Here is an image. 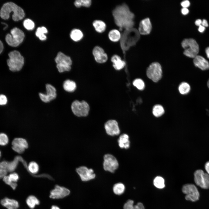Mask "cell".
I'll use <instances>...</instances> for the list:
<instances>
[{"label": "cell", "mask_w": 209, "mask_h": 209, "mask_svg": "<svg viewBox=\"0 0 209 209\" xmlns=\"http://www.w3.org/2000/svg\"><path fill=\"white\" fill-rule=\"evenodd\" d=\"M50 209H60V208L57 206L53 205L51 206Z\"/></svg>", "instance_id": "cell-52"}, {"label": "cell", "mask_w": 209, "mask_h": 209, "mask_svg": "<svg viewBox=\"0 0 209 209\" xmlns=\"http://www.w3.org/2000/svg\"><path fill=\"white\" fill-rule=\"evenodd\" d=\"M201 23L202 20L200 19H198L195 22V25L198 26L201 25Z\"/></svg>", "instance_id": "cell-49"}, {"label": "cell", "mask_w": 209, "mask_h": 209, "mask_svg": "<svg viewBox=\"0 0 209 209\" xmlns=\"http://www.w3.org/2000/svg\"><path fill=\"white\" fill-rule=\"evenodd\" d=\"M118 161L114 156L110 154L105 155L103 167L105 171L114 173L118 168Z\"/></svg>", "instance_id": "cell-11"}, {"label": "cell", "mask_w": 209, "mask_h": 209, "mask_svg": "<svg viewBox=\"0 0 209 209\" xmlns=\"http://www.w3.org/2000/svg\"><path fill=\"white\" fill-rule=\"evenodd\" d=\"M201 24L202 26L205 27H207L208 26L207 21L205 19H203V20L202 21Z\"/></svg>", "instance_id": "cell-47"}, {"label": "cell", "mask_w": 209, "mask_h": 209, "mask_svg": "<svg viewBox=\"0 0 209 209\" xmlns=\"http://www.w3.org/2000/svg\"><path fill=\"white\" fill-rule=\"evenodd\" d=\"M113 189V192L116 194L120 195L124 193L125 190V187L122 183H118L114 185Z\"/></svg>", "instance_id": "cell-31"}, {"label": "cell", "mask_w": 209, "mask_h": 209, "mask_svg": "<svg viewBox=\"0 0 209 209\" xmlns=\"http://www.w3.org/2000/svg\"><path fill=\"white\" fill-rule=\"evenodd\" d=\"M204 169L205 172L209 174V161H207L205 163Z\"/></svg>", "instance_id": "cell-45"}, {"label": "cell", "mask_w": 209, "mask_h": 209, "mask_svg": "<svg viewBox=\"0 0 209 209\" xmlns=\"http://www.w3.org/2000/svg\"><path fill=\"white\" fill-rule=\"evenodd\" d=\"M8 142L9 139L7 135L4 133H0V145L5 146L8 144Z\"/></svg>", "instance_id": "cell-40"}, {"label": "cell", "mask_w": 209, "mask_h": 209, "mask_svg": "<svg viewBox=\"0 0 209 209\" xmlns=\"http://www.w3.org/2000/svg\"><path fill=\"white\" fill-rule=\"evenodd\" d=\"M181 45L184 49L183 53L185 56L194 58L197 55L199 51V46L194 39H184L182 42Z\"/></svg>", "instance_id": "cell-5"}, {"label": "cell", "mask_w": 209, "mask_h": 209, "mask_svg": "<svg viewBox=\"0 0 209 209\" xmlns=\"http://www.w3.org/2000/svg\"><path fill=\"white\" fill-rule=\"evenodd\" d=\"M7 161H3L0 162V179H3L7 175Z\"/></svg>", "instance_id": "cell-35"}, {"label": "cell", "mask_w": 209, "mask_h": 209, "mask_svg": "<svg viewBox=\"0 0 209 209\" xmlns=\"http://www.w3.org/2000/svg\"><path fill=\"white\" fill-rule=\"evenodd\" d=\"M108 37L111 41L117 42L121 38V35L120 31L116 29L111 30L108 34Z\"/></svg>", "instance_id": "cell-28"}, {"label": "cell", "mask_w": 209, "mask_h": 209, "mask_svg": "<svg viewBox=\"0 0 209 209\" xmlns=\"http://www.w3.org/2000/svg\"><path fill=\"white\" fill-rule=\"evenodd\" d=\"M1 151H0V157H1Z\"/></svg>", "instance_id": "cell-54"}, {"label": "cell", "mask_w": 209, "mask_h": 209, "mask_svg": "<svg viewBox=\"0 0 209 209\" xmlns=\"http://www.w3.org/2000/svg\"><path fill=\"white\" fill-rule=\"evenodd\" d=\"M116 24L120 29L124 28L129 30L133 26L134 15L126 4L116 7L113 12Z\"/></svg>", "instance_id": "cell-1"}, {"label": "cell", "mask_w": 209, "mask_h": 209, "mask_svg": "<svg viewBox=\"0 0 209 209\" xmlns=\"http://www.w3.org/2000/svg\"><path fill=\"white\" fill-rule=\"evenodd\" d=\"M92 54L95 60L98 63H104L108 60L107 54L104 49L100 46H95L93 49Z\"/></svg>", "instance_id": "cell-17"}, {"label": "cell", "mask_w": 209, "mask_h": 209, "mask_svg": "<svg viewBox=\"0 0 209 209\" xmlns=\"http://www.w3.org/2000/svg\"><path fill=\"white\" fill-rule=\"evenodd\" d=\"M76 171L81 180L84 181H89L94 179L96 175L92 169H89L85 166H81L76 169Z\"/></svg>", "instance_id": "cell-14"}, {"label": "cell", "mask_w": 209, "mask_h": 209, "mask_svg": "<svg viewBox=\"0 0 209 209\" xmlns=\"http://www.w3.org/2000/svg\"><path fill=\"white\" fill-rule=\"evenodd\" d=\"M70 36L73 41L78 42L82 39L83 37V34L79 29H75L71 32Z\"/></svg>", "instance_id": "cell-29"}, {"label": "cell", "mask_w": 209, "mask_h": 209, "mask_svg": "<svg viewBox=\"0 0 209 209\" xmlns=\"http://www.w3.org/2000/svg\"><path fill=\"white\" fill-rule=\"evenodd\" d=\"M195 183L202 188H209V174L201 169L195 170L194 173Z\"/></svg>", "instance_id": "cell-8"}, {"label": "cell", "mask_w": 209, "mask_h": 209, "mask_svg": "<svg viewBox=\"0 0 209 209\" xmlns=\"http://www.w3.org/2000/svg\"><path fill=\"white\" fill-rule=\"evenodd\" d=\"M181 12L183 15H185L188 13L189 10L187 8H183L181 10Z\"/></svg>", "instance_id": "cell-46"}, {"label": "cell", "mask_w": 209, "mask_h": 209, "mask_svg": "<svg viewBox=\"0 0 209 209\" xmlns=\"http://www.w3.org/2000/svg\"><path fill=\"white\" fill-rule=\"evenodd\" d=\"M91 0H77L74 2V4L77 8H80L82 6L89 7L91 5Z\"/></svg>", "instance_id": "cell-36"}, {"label": "cell", "mask_w": 209, "mask_h": 209, "mask_svg": "<svg viewBox=\"0 0 209 209\" xmlns=\"http://www.w3.org/2000/svg\"><path fill=\"white\" fill-rule=\"evenodd\" d=\"M19 161L22 162L26 168H27L26 162L23 158L21 156H17L12 161H7V170L8 172H13L16 168Z\"/></svg>", "instance_id": "cell-20"}, {"label": "cell", "mask_w": 209, "mask_h": 209, "mask_svg": "<svg viewBox=\"0 0 209 209\" xmlns=\"http://www.w3.org/2000/svg\"><path fill=\"white\" fill-rule=\"evenodd\" d=\"M193 63L196 67L203 71L209 69V63L205 58L200 55H197L193 59Z\"/></svg>", "instance_id": "cell-19"}, {"label": "cell", "mask_w": 209, "mask_h": 209, "mask_svg": "<svg viewBox=\"0 0 209 209\" xmlns=\"http://www.w3.org/2000/svg\"><path fill=\"white\" fill-rule=\"evenodd\" d=\"M3 179L6 184L10 185L13 190H14L16 188L17 186V183L12 182L9 179L8 175L5 176Z\"/></svg>", "instance_id": "cell-41"}, {"label": "cell", "mask_w": 209, "mask_h": 209, "mask_svg": "<svg viewBox=\"0 0 209 209\" xmlns=\"http://www.w3.org/2000/svg\"><path fill=\"white\" fill-rule=\"evenodd\" d=\"M8 176L10 181L13 183H16L19 179L18 174L16 172H11Z\"/></svg>", "instance_id": "cell-42"}, {"label": "cell", "mask_w": 209, "mask_h": 209, "mask_svg": "<svg viewBox=\"0 0 209 209\" xmlns=\"http://www.w3.org/2000/svg\"><path fill=\"white\" fill-rule=\"evenodd\" d=\"M152 24L149 18H145L142 20L140 23L138 31L139 33L143 35L149 34L152 29Z\"/></svg>", "instance_id": "cell-18"}, {"label": "cell", "mask_w": 209, "mask_h": 209, "mask_svg": "<svg viewBox=\"0 0 209 209\" xmlns=\"http://www.w3.org/2000/svg\"><path fill=\"white\" fill-rule=\"evenodd\" d=\"M133 85L140 90H142L145 87V84L143 80L140 79H135L133 82Z\"/></svg>", "instance_id": "cell-39"}, {"label": "cell", "mask_w": 209, "mask_h": 209, "mask_svg": "<svg viewBox=\"0 0 209 209\" xmlns=\"http://www.w3.org/2000/svg\"><path fill=\"white\" fill-rule=\"evenodd\" d=\"M71 109L73 113L78 117H84L89 114L90 107L85 101L80 102L78 100L74 101L71 106Z\"/></svg>", "instance_id": "cell-7"}, {"label": "cell", "mask_w": 209, "mask_h": 209, "mask_svg": "<svg viewBox=\"0 0 209 209\" xmlns=\"http://www.w3.org/2000/svg\"><path fill=\"white\" fill-rule=\"evenodd\" d=\"M134 201L131 199L128 200L124 204L123 209H145L143 203L140 202L137 203L136 205H134Z\"/></svg>", "instance_id": "cell-27"}, {"label": "cell", "mask_w": 209, "mask_h": 209, "mask_svg": "<svg viewBox=\"0 0 209 209\" xmlns=\"http://www.w3.org/2000/svg\"><path fill=\"white\" fill-rule=\"evenodd\" d=\"M1 203L8 209H17L19 206V203L17 201L8 198L2 199Z\"/></svg>", "instance_id": "cell-21"}, {"label": "cell", "mask_w": 209, "mask_h": 209, "mask_svg": "<svg viewBox=\"0 0 209 209\" xmlns=\"http://www.w3.org/2000/svg\"><path fill=\"white\" fill-rule=\"evenodd\" d=\"M27 169L30 174L35 176L39 170V166L37 163L34 161H32L29 163L27 166Z\"/></svg>", "instance_id": "cell-30"}, {"label": "cell", "mask_w": 209, "mask_h": 209, "mask_svg": "<svg viewBox=\"0 0 209 209\" xmlns=\"http://www.w3.org/2000/svg\"><path fill=\"white\" fill-rule=\"evenodd\" d=\"M26 203L28 206L31 209H33L40 204L39 199L35 196L30 195L26 199Z\"/></svg>", "instance_id": "cell-25"}, {"label": "cell", "mask_w": 209, "mask_h": 209, "mask_svg": "<svg viewBox=\"0 0 209 209\" xmlns=\"http://www.w3.org/2000/svg\"><path fill=\"white\" fill-rule=\"evenodd\" d=\"M205 29V27L201 25L199 26L198 30L199 32L202 33L204 31Z\"/></svg>", "instance_id": "cell-48"}, {"label": "cell", "mask_w": 209, "mask_h": 209, "mask_svg": "<svg viewBox=\"0 0 209 209\" xmlns=\"http://www.w3.org/2000/svg\"><path fill=\"white\" fill-rule=\"evenodd\" d=\"M47 30L44 27H38L35 33L36 36L41 40H44L46 39L45 34L47 33Z\"/></svg>", "instance_id": "cell-32"}, {"label": "cell", "mask_w": 209, "mask_h": 209, "mask_svg": "<svg viewBox=\"0 0 209 209\" xmlns=\"http://www.w3.org/2000/svg\"><path fill=\"white\" fill-rule=\"evenodd\" d=\"M206 53L208 58L209 59V47L206 49Z\"/></svg>", "instance_id": "cell-51"}, {"label": "cell", "mask_w": 209, "mask_h": 209, "mask_svg": "<svg viewBox=\"0 0 209 209\" xmlns=\"http://www.w3.org/2000/svg\"><path fill=\"white\" fill-rule=\"evenodd\" d=\"M55 60L56 63V67L59 73L71 70L72 61L69 56L60 52L57 53Z\"/></svg>", "instance_id": "cell-6"}, {"label": "cell", "mask_w": 209, "mask_h": 209, "mask_svg": "<svg viewBox=\"0 0 209 209\" xmlns=\"http://www.w3.org/2000/svg\"><path fill=\"white\" fill-rule=\"evenodd\" d=\"M95 30L99 33L104 32L106 29V25L104 22L100 20H95L92 23Z\"/></svg>", "instance_id": "cell-24"}, {"label": "cell", "mask_w": 209, "mask_h": 209, "mask_svg": "<svg viewBox=\"0 0 209 209\" xmlns=\"http://www.w3.org/2000/svg\"><path fill=\"white\" fill-rule=\"evenodd\" d=\"M147 77L153 81L157 82L162 77L161 66L158 63L154 62L150 65L146 72Z\"/></svg>", "instance_id": "cell-9"}, {"label": "cell", "mask_w": 209, "mask_h": 209, "mask_svg": "<svg viewBox=\"0 0 209 209\" xmlns=\"http://www.w3.org/2000/svg\"><path fill=\"white\" fill-rule=\"evenodd\" d=\"M63 87L64 89L66 91L72 92L74 91L76 89V85L74 81L67 80L64 82Z\"/></svg>", "instance_id": "cell-26"}, {"label": "cell", "mask_w": 209, "mask_h": 209, "mask_svg": "<svg viewBox=\"0 0 209 209\" xmlns=\"http://www.w3.org/2000/svg\"><path fill=\"white\" fill-rule=\"evenodd\" d=\"M12 12H13L12 19L15 21L22 19L25 16L23 10L12 2H7L3 5L0 11V16L3 19H8Z\"/></svg>", "instance_id": "cell-2"}, {"label": "cell", "mask_w": 209, "mask_h": 209, "mask_svg": "<svg viewBox=\"0 0 209 209\" xmlns=\"http://www.w3.org/2000/svg\"><path fill=\"white\" fill-rule=\"evenodd\" d=\"M24 27L28 30H32L34 28L35 24L31 20L27 19L25 20L23 22Z\"/></svg>", "instance_id": "cell-38"}, {"label": "cell", "mask_w": 209, "mask_h": 209, "mask_svg": "<svg viewBox=\"0 0 209 209\" xmlns=\"http://www.w3.org/2000/svg\"><path fill=\"white\" fill-rule=\"evenodd\" d=\"M3 49V45L2 42L0 40V54L2 53Z\"/></svg>", "instance_id": "cell-50"}, {"label": "cell", "mask_w": 209, "mask_h": 209, "mask_svg": "<svg viewBox=\"0 0 209 209\" xmlns=\"http://www.w3.org/2000/svg\"><path fill=\"white\" fill-rule=\"evenodd\" d=\"M46 93H39V95L41 100L45 103L49 102L55 99L57 96L56 90L52 85L47 84H46Z\"/></svg>", "instance_id": "cell-13"}, {"label": "cell", "mask_w": 209, "mask_h": 209, "mask_svg": "<svg viewBox=\"0 0 209 209\" xmlns=\"http://www.w3.org/2000/svg\"><path fill=\"white\" fill-rule=\"evenodd\" d=\"M12 148L16 152L22 154L28 147V143L26 140L22 138H15L12 143Z\"/></svg>", "instance_id": "cell-15"}, {"label": "cell", "mask_w": 209, "mask_h": 209, "mask_svg": "<svg viewBox=\"0 0 209 209\" xmlns=\"http://www.w3.org/2000/svg\"><path fill=\"white\" fill-rule=\"evenodd\" d=\"M8 55L7 64L10 70L15 72L21 70L24 64V58L20 52L14 50L10 52Z\"/></svg>", "instance_id": "cell-3"}, {"label": "cell", "mask_w": 209, "mask_h": 209, "mask_svg": "<svg viewBox=\"0 0 209 209\" xmlns=\"http://www.w3.org/2000/svg\"><path fill=\"white\" fill-rule=\"evenodd\" d=\"M11 34H7L5 40L10 46L16 47L18 46L23 41L25 37L24 32L21 30L15 27L10 31Z\"/></svg>", "instance_id": "cell-4"}, {"label": "cell", "mask_w": 209, "mask_h": 209, "mask_svg": "<svg viewBox=\"0 0 209 209\" xmlns=\"http://www.w3.org/2000/svg\"><path fill=\"white\" fill-rule=\"evenodd\" d=\"M7 102L6 96L3 95H0V105H6Z\"/></svg>", "instance_id": "cell-43"}, {"label": "cell", "mask_w": 209, "mask_h": 209, "mask_svg": "<svg viewBox=\"0 0 209 209\" xmlns=\"http://www.w3.org/2000/svg\"><path fill=\"white\" fill-rule=\"evenodd\" d=\"M111 61L113 63V66L116 70L122 69L126 64L125 61L122 60L121 57L117 55H113L111 57Z\"/></svg>", "instance_id": "cell-22"}, {"label": "cell", "mask_w": 209, "mask_h": 209, "mask_svg": "<svg viewBox=\"0 0 209 209\" xmlns=\"http://www.w3.org/2000/svg\"><path fill=\"white\" fill-rule=\"evenodd\" d=\"M153 183L154 185L158 188L162 189L165 186L164 179L160 176H157L155 178Z\"/></svg>", "instance_id": "cell-37"}, {"label": "cell", "mask_w": 209, "mask_h": 209, "mask_svg": "<svg viewBox=\"0 0 209 209\" xmlns=\"http://www.w3.org/2000/svg\"><path fill=\"white\" fill-rule=\"evenodd\" d=\"M207 86L209 89V79H208V80L207 82Z\"/></svg>", "instance_id": "cell-53"}, {"label": "cell", "mask_w": 209, "mask_h": 209, "mask_svg": "<svg viewBox=\"0 0 209 209\" xmlns=\"http://www.w3.org/2000/svg\"><path fill=\"white\" fill-rule=\"evenodd\" d=\"M70 193V190L68 188L59 185H56L54 188L51 191L49 197L53 199H61L67 197Z\"/></svg>", "instance_id": "cell-12"}, {"label": "cell", "mask_w": 209, "mask_h": 209, "mask_svg": "<svg viewBox=\"0 0 209 209\" xmlns=\"http://www.w3.org/2000/svg\"><path fill=\"white\" fill-rule=\"evenodd\" d=\"M118 145L121 148L127 149L130 146L129 137L126 134H122L119 137L118 140Z\"/></svg>", "instance_id": "cell-23"}, {"label": "cell", "mask_w": 209, "mask_h": 209, "mask_svg": "<svg viewBox=\"0 0 209 209\" xmlns=\"http://www.w3.org/2000/svg\"><path fill=\"white\" fill-rule=\"evenodd\" d=\"M190 2L188 0L184 1L181 3V5L183 8H187L190 6Z\"/></svg>", "instance_id": "cell-44"}, {"label": "cell", "mask_w": 209, "mask_h": 209, "mask_svg": "<svg viewBox=\"0 0 209 209\" xmlns=\"http://www.w3.org/2000/svg\"><path fill=\"white\" fill-rule=\"evenodd\" d=\"M179 90L180 93L185 95L188 93L190 90V85L186 82H183L181 83L179 87Z\"/></svg>", "instance_id": "cell-33"}, {"label": "cell", "mask_w": 209, "mask_h": 209, "mask_svg": "<svg viewBox=\"0 0 209 209\" xmlns=\"http://www.w3.org/2000/svg\"><path fill=\"white\" fill-rule=\"evenodd\" d=\"M182 190L183 192L185 194V199L186 200L194 202L199 199V193L194 185L185 184L183 186Z\"/></svg>", "instance_id": "cell-10"}, {"label": "cell", "mask_w": 209, "mask_h": 209, "mask_svg": "<svg viewBox=\"0 0 209 209\" xmlns=\"http://www.w3.org/2000/svg\"><path fill=\"white\" fill-rule=\"evenodd\" d=\"M105 128L107 133L111 136L118 135L120 133L118 123L114 120L107 121L105 124Z\"/></svg>", "instance_id": "cell-16"}, {"label": "cell", "mask_w": 209, "mask_h": 209, "mask_svg": "<svg viewBox=\"0 0 209 209\" xmlns=\"http://www.w3.org/2000/svg\"><path fill=\"white\" fill-rule=\"evenodd\" d=\"M153 115L156 117H159L162 115L164 113L163 107L161 105H157L154 106L153 109Z\"/></svg>", "instance_id": "cell-34"}]
</instances>
